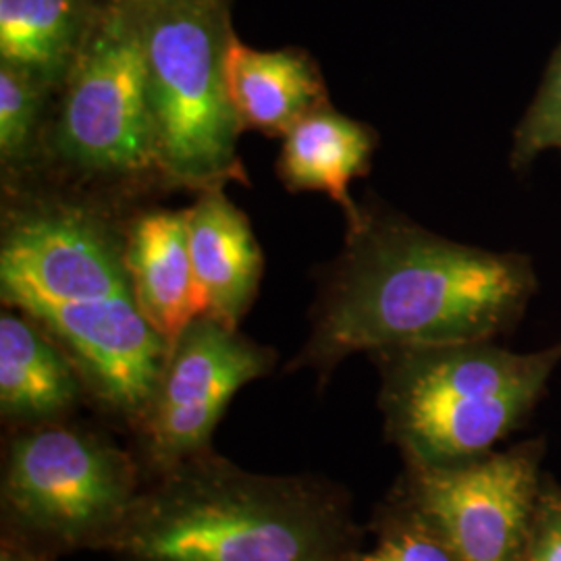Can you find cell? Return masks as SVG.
Wrapping results in <instances>:
<instances>
[{"instance_id":"obj_5","label":"cell","mask_w":561,"mask_h":561,"mask_svg":"<svg viewBox=\"0 0 561 561\" xmlns=\"http://www.w3.org/2000/svg\"><path fill=\"white\" fill-rule=\"evenodd\" d=\"M138 13L157 171L201 194L248 183L225 80L229 0H173Z\"/></svg>"},{"instance_id":"obj_3","label":"cell","mask_w":561,"mask_h":561,"mask_svg":"<svg viewBox=\"0 0 561 561\" xmlns=\"http://www.w3.org/2000/svg\"><path fill=\"white\" fill-rule=\"evenodd\" d=\"M360 545L337 482L250 472L210 449L146 481L104 551L117 561H340Z\"/></svg>"},{"instance_id":"obj_8","label":"cell","mask_w":561,"mask_h":561,"mask_svg":"<svg viewBox=\"0 0 561 561\" xmlns=\"http://www.w3.org/2000/svg\"><path fill=\"white\" fill-rule=\"evenodd\" d=\"M277 354L238 327L202 314L171 343L157 391L136 431L144 474L157 479L181 461L210 451L229 401L266 377Z\"/></svg>"},{"instance_id":"obj_18","label":"cell","mask_w":561,"mask_h":561,"mask_svg":"<svg viewBox=\"0 0 561 561\" xmlns=\"http://www.w3.org/2000/svg\"><path fill=\"white\" fill-rule=\"evenodd\" d=\"M46 88L20 69L0 62V157L13 164L27 157L38 127Z\"/></svg>"},{"instance_id":"obj_15","label":"cell","mask_w":561,"mask_h":561,"mask_svg":"<svg viewBox=\"0 0 561 561\" xmlns=\"http://www.w3.org/2000/svg\"><path fill=\"white\" fill-rule=\"evenodd\" d=\"M102 0H0V62L62 85Z\"/></svg>"},{"instance_id":"obj_13","label":"cell","mask_w":561,"mask_h":561,"mask_svg":"<svg viewBox=\"0 0 561 561\" xmlns=\"http://www.w3.org/2000/svg\"><path fill=\"white\" fill-rule=\"evenodd\" d=\"M227 92L241 129L285 136L310 111L329 102L321 71L298 48L256 50L231 34L225 53Z\"/></svg>"},{"instance_id":"obj_10","label":"cell","mask_w":561,"mask_h":561,"mask_svg":"<svg viewBox=\"0 0 561 561\" xmlns=\"http://www.w3.org/2000/svg\"><path fill=\"white\" fill-rule=\"evenodd\" d=\"M85 385L78 366L42 324L20 310L0 317V416L15 428L65 422Z\"/></svg>"},{"instance_id":"obj_7","label":"cell","mask_w":561,"mask_h":561,"mask_svg":"<svg viewBox=\"0 0 561 561\" xmlns=\"http://www.w3.org/2000/svg\"><path fill=\"white\" fill-rule=\"evenodd\" d=\"M62 88V161L119 178L157 169L138 9L102 0Z\"/></svg>"},{"instance_id":"obj_9","label":"cell","mask_w":561,"mask_h":561,"mask_svg":"<svg viewBox=\"0 0 561 561\" xmlns=\"http://www.w3.org/2000/svg\"><path fill=\"white\" fill-rule=\"evenodd\" d=\"M542 456L533 439L458 466H405L391 495L433 522L460 561H524Z\"/></svg>"},{"instance_id":"obj_19","label":"cell","mask_w":561,"mask_h":561,"mask_svg":"<svg viewBox=\"0 0 561 561\" xmlns=\"http://www.w3.org/2000/svg\"><path fill=\"white\" fill-rule=\"evenodd\" d=\"M524 561H561V486L542 479Z\"/></svg>"},{"instance_id":"obj_4","label":"cell","mask_w":561,"mask_h":561,"mask_svg":"<svg viewBox=\"0 0 561 561\" xmlns=\"http://www.w3.org/2000/svg\"><path fill=\"white\" fill-rule=\"evenodd\" d=\"M385 435L405 466H458L497 451L522 428L561 364V341L518 354L495 340L373 354Z\"/></svg>"},{"instance_id":"obj_1","label":"cell","mask_w":561,"mask_h":561,"mask_svg":"<svg viewBox=\"0 0 561 561\" xmlns=\"http://www.w3.org/2000/svg\"><path fill=\"white\" fill-rule=\"evenodd\" d=\"M537 289L535 266L524 254L463 245L398 215L366 210L289 368L329 377L358 352L497 340L518 327Z\"/></svg>"},{"instance_id":"obj_11","label":"cell","mask_w":561,"mask_h":561,"mask_svg":"<svg viewBox=\"0 0 561 561\" xmlns=\"http://www.w3.org/2000/svg\"><path fill=\"white\" fill-rule=\"evenodd\" d=\"M187 241L204 314L240 327L259 294L262 252L250 221L222 190L187 208Z\"/></svg>"},{"instance_id":"obj_2","label":"cell","mask_w":561,"mask_h":561,"mask_svg":"<svg viewBox=\"0 0 561 561\" xmlns=\"http://www.w3.org/2000/svg\"><path fill=\"white\" fill-rule=\"evenodd\" d=\"M0 296L59 341L106 414L138 431L171 343L138 306L125 240L73 206L25 213L2 233Z\"/></svg>"},{"instance_id":"obj_20","label":"cell","mask_w":561,"mask_h":561,"mask_svg":"<svg viewBox=\"0 0 561 561\" xmlns=\"http://www.w3.org/2000/svg\"><path fill=\"white\" fill-rule=\"evenodd\" d=\"M0 561H57L55 558L42 556L36 551H30L15 542L2 541L0 547Z\"/></svg>"},{"instance_id":"obj_21","label":"cell","mask_w":561,"mask_h":561,"mask_svg":"<svg viewBox=\"0 0 561 561\" xmlns=\"http://www.w3.org/2000/svg\"><path fill=\"white\" fill-rule=\"evenodd\" d=\"M104 2H115V4L131 7V9H148V7H157V4L173 2V0H104Z\"/></svg>"},{"instance_id":"obj_14","label":"cell","mask_w":561,"mask_h":561,"mask_svg":"<svg viewBox=\"0 0 561 561\" xmlns=\"http://www.w3.org/2000/svg\"><path fill=\"white\" fill-rule=\"evenodd\" d=\"M277 173L289 192H322L340 204L358 229L366 210L350 196V183L368 173L379 144L377 131L337 113L331 102L310 111L285 136Z\"/></svg>"},{"instance_id":"obj_16","label":"cell","mask_w":561,"mask_h":561,"mask_svg":"<svg viewBox=\"0 0 561 561\" xmlns=\"http://www.w3.org/2000/svg\"><path fill=\"white\" fill-rule=\"evenodd\" d=\"M375 545L340 561H460L442 530L419 510L391 495L375 520Z\"/></svg>"},{"instance_id":"obj_17","label":"cell","mask_w":561,"mask_h":561,"mask_svg":"<svg viewBox=\"0 0 561 561\" xmlns=\"http://www.w3.org/2000/svg\"><path fill=\"white\" fill-rule=\"evenodd\" d=\"M545 150H561V44L514 131L510 164L514 171H526Z\"/></svg>"},{"instance_id":"obj_6","label":"cell","mask_w":561,"mask_h":561,"mask_svg":"<svg viewBox=\"0 0 561 561\" xmlns=\"http://www.w3.org/2000/svg\"><path fill=\"white\" fill-rule=\"evenodd\" d=\"M134 449L73 422L15 428L0 479L2 541L48 558L104 551L146 479Z\"/></svg>"},{"instance_id":"obj_12","label":"cell","mask_w":561,"mask_h":561,"mask_svg":"<svg viewBox=\"0 0 561 561\" xmlns=\"http://www.w3.org/2000/svg\"><path fill=\"white\" fill-rule=\"evenodd\" d=\"M125 266L144 317L169 343L204 314L187 241V210H154L131 222Z\"/></svg>"}]
</instances>
